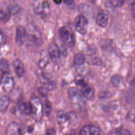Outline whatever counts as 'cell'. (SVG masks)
<instances>
[{"label":"cell","mask_w":135,"mask_h":135,"mask_svg":"<svg viewBox=\"0 0 135 135\" xmlns=\"http://www.w3.org/2000/svg\"><path fill=\"white\" fill-rule=\"evenodd\" d=\"M68 94L73 105L77 108H82L85 105L86 98L81 90L76 88H71L68 90Z\"/></svg>","instance_id":"1"},{"label":"cell","mask_w":135,"mask_h":135,"mask_svg":"<svg viewBox=\"0 0 135 135\" xmlns=\"http://www.w3.org/2000/svg\"><path fill=\"white\" fill-rule=\"evenodd\" d=\"M56 120L60 125L67 127L76 122L77 116L74 112H66L64 110H60L56 114Z\"/></svg>","instance_id":"2"},{"label":"cell","mask_w":135,"mask_h":135,"mask_svg":"<svg viewBox=\"0 0 135 135\" xmlns=\"http://www.w3.org/2000/svg\"><path fill=\"white\" fill-rule=\"evenodd\" d=\"M31 114L35 121L39 122L43 116V108L42 102L38 97H33L30 100Z\"/></svg>","instance_id":"3"},{"label":"cell","mask_w":135,"mask_h":135,"mask_svg":"<svg viewBox=\"0 0 135 135\" xmlns=\"http://www.w3.org/2000/svg\"><path fill=\"white\" fill-rule=\"evenodd\" d=\"M59 34L61 41L66 46L71 47L74 45V34L71 27L68 26L61 27L59 31Z\"/></svg>","instance_id":"4"},{"label":"cell","mask_w":135,"mask_h":135,"mask_svg":"<svg viewBox=\"0 0 135 135\" xmlns=\"http://www.w3.org/2000/svg\"><path fill=\"white\" fill-rule=\"evenodd\" d=\"M26 31V35L28 40L36 46H40L42 43V35L39 28L32 24L28 25Z\"/></svg>","instance_id":"5"},{"label":"cell","mask_w":135,"mask_h":135,"mask_svg":"<svg viewBox=\"0 0 135 135\" xmlns=\"http://www.w3.org/2000/svg\"><path fill=\"white\" fill-rule=\"evenodd\" d=\"M33 8L38 15L45 17L50 13V6L47 0H35L33 3Z\"/></svg>","instance_id":"6"},{"label":"cell","mask_w":135,"mask_h":135,"mask_svg":"<svg viewBox=\"0 0 135 135\" xmlns=\"http://www.w3.org/2000/svg\"><path fill=\"white\" fill-rule=\"evenodd\" d=\"M1 83L3 90L6 92H11L14 87V81L12 75L8 73H3L1 79Z\"/></svg>","instance_id":"7"},{"label":"cell","mask_w":135,"mask_h":135,"mask_svg":"<svg viewBox=\"0 0 135 135\" xmlns=\"http://www.w3.org/2000/svg\"><path fill=\"white\" fill-rule=\"evenodd\" d=\"M88 24V19L83 15L76 16L74 21V26L76 31L81 34H85Z\"/></svg>","instance_id":"8"},{"label":"cell","mask_w":135,"mask_h":135,"mask_svg":"<svg viewBox=\"0 0 135 135\" xmlns=\"http://www.w3.org/2000/svg\"><path fill=\"white\" fill-rule=\"evenodd\" d=\"M48 53L51 60L53 63H57L59 61L60 52L56 44L54 43H51L48 46Z\"/></svg>","instance_id":"9"},{"label":"cell","mask_w":135,"mask_h":135,"mask_svg":"<svg viewBox=\"0 0 135 135\" xmlns=\"http://www.w3.org/2000/svg\"><path fill=\"white\" fill-rule=\"evenodd\" d=\"M80 135H101L99 129L93 125L89 124L83 126L81 129Z\"/></svg>","instance_id":"10"},{"label":"cell","mask_w":135,"mask_h":135,"mask_svg":"<svg viewBox=\"0 0 135 135\" xmlns=\"http://www.w3.org/2000/svg\"><path fill=\"white\" fill-rule=\"evenodd\" d=\"M26 36V30L22 26H18L16 29L15 43L17 45H21L24 42Z\"/></svg>","instance_id":"11"},{"label":"cell","mask_w":135,"mask_h":135,"mask_svg":"<svg viewBox=\"0 0 135 135\" xmlns=\"http://www.w3.org/2000/svg\"><path fill=\"white\" fill-rule=\"evenodd\" d=\"M11 12L9 7L6 4H3L0 7V20L2 22H7L10 18Z\"/></svg>","instance_id":"12"},{"label":"cell","mask_w":135,"mask_h":135,"mask_svg":"<svg viewBox=\"0 0 135 135\" xmlns=\"http://www.w3.org/2000/svg\"><path fill=\"white\" fill-rule=\"evenodd\" d=\"M108 15L104 13H99L96 17V22L97 24L102 27H105L108 23Z\"/></svg>","instance_id":"13"},{"label":"cell","mask_w":135,"mask_h":135,"mask_svg":"<svg viewBox=\"0 0 135 135\" xmlns=\"http://www.w3.org/2000/svg\"><path fill=\"white\" fill-rule=\"evenodd\" d=\"M19 124L13 122L9 124L6 130L5 135H19Z\"/></svg>","instance_id":"14"},{"label":"cell","mask_w":135,"mask_h":135,"mask_svg":"<svg viewBox=\"0 0 135 135\" xmlns=\"http://www.w3.org/2000/svg\"><path fill=\"white\" fill-rule=\"evenodd\" d=\"M13 66L17 75L21 78L24 74V68L23 63L19 59H16L13 62Z\"/></svg>","instance_id":"15"},{"label":"cell","mask_w":135,"mask_h":135,"mask_svg":"<svg viewBox=\"0 0 135 135\" xmlns=\"http://www.w3.org/2000/svg\"><path fill=\"white\" fill-rule=\"evenodd\" d=\"M81 91L83 93L86 99H91L93 98L94 95V90L93 88L88 84L82 86Z\"/></svg>","instance_id":"16"},{"label":"cell","mask_w":135,"mask_h":135,"mask_svg":"<svg viewBox=\"0 0 135 135\" xmlns=\"http://www.w3.org/2000/svg\"><path fill=\"white\" fill-rule=\"evenodd\" d=\"M18 111L22 114L28 115L31 113V106L30 103L24 102L21 103L18 107Z\"/></svg>","instance_id":"17"},{"label":"cell","mask_w":135,"mask_h":135,"mask_svg":"<svg viewBox=\"0 0 135 135\" xmlns=\"http://www.w3.org/2000/svg\"><path fill=\"white\" fill-rule=\"evenodd\" d=\"M10 103V99L8 96L3 95L0 97V111H6Z\"/></svg>","instance_id":"18"},{"label":"cell","mask_w":135,"mask_h":135,"mask_svg":"<svg viewBox=\"0 0 135 135\" xmlns=\"http://www.w3.org/2000/svg\"><path fill=\"white\" fill-rule=\"evenodd\" d=\"M111 82L114 86L119 87L123 83V79L119 75H114L111 78Z\"/></svg>","instance_id":"19"},{"label":"cell","mask_w":135,"mask_h":135,"mask_svg":"<svg viewBox=\"0 0 135 135\" xmlns=\"http://www.w3.org/2000/svg\"><path fill=\"white\" fill-rule=\"evenodd\" d=\"M85 57L82 53L76 54L74 58V63L77 66L82 65L85 62Z\"/></svg>","instance_id":"20"},{"label":"cell","mask_w":135,"mask_h":135,"mask_svg":"<svg viewBox=\"0 0 135 135\" xmlns=\"http://www.w3.org/2000/svg\"><path fill=\"white\" fill-rule=\"evenodd\" d=\"M75 83L79 85H81L82 86L87 84V79L83 75L79 74L75 78L74 80Z\"/></svg>","instance_id":"21"},{"label":"cell","mask_w":135,"mask_h":135,"mask_svg":"<svg viewBox=\"0 0 135 135\" xmlns=\"http://www.w3.org/2000/svg\"><path fill=\"white\" fill-rule=\"evenodd\" d=\"M9 69V66L8 62L5 60H0V70L3 73L7 72Z\"/></svg>","instance_id":"22"},{"label":"cell","mask_w":135,"mask_h":135,"mask_svg":"<svg viewBox=\"0 0 135 135\" xmlns=\"http://www.w3.org/2000/svg\"><path fill=\"white\" fill-rule=\"evenodd\" d=\"M52 109V106L51 103L49 102V101L45 100V114L48 116L51 111Z\"/></svg>","instance_id":"23"},{"label":"cell","mask_w":135,"mask_h":135,"mask_svg":"<svg viewBox=\"0 0 135 135\" xmlns=\"http://www.w3.org/2000/svg\"><path fill=\"white\" fill-rule=\"evenodd\" d=\"M124 2H125V0H110V2L111 4L114 7H119L122 6L123 5Z\"/></svg>","instance_id":"24"},{"label":"cell","mask_w":135,"mask_h":135,"mask_svg":"<svg viewBox=\"0 0 135 135\" xmlns=\"http://www.w3.org/2000/svg\"><path fill=\"white\" fill-rule=\"evenodd\" d=\"M9 7L11 14H17L19 10H20L19 6L17 5V4H16L11 5L10 6H9Z\"/></svg>","instance_id":"25"},{"label":"cell","mask_w":135,"mask_h":135,"mask_svg":"<svg viewBox=\"0 0 135 135\" xmlns=\"http://www.w3.org/2000/svg\"><path fill=\"white\" fill-rule=\"evenodd\" d=\"M128 118L132 121L135 122V107L130 109L128 113Z\"/></svg>","instance_id":"26"},{"label":"cell","mask_w":135,"mask_h":135,"mask_svg":"<svg viewBox=\"0 0 135 135\" xmlns=\"http://www.w3.org/2000/svg\"><path fill=\"white\" fill-rule=\"evenodd\" d=\"M40 94L43 97H46L47 94V89L44 87H40L38 89Z\"/></svg>","instance_id":"27"},{"label":"cell","mask_w":135,"mask_h":135,"mask_svg":"<svg viewBox=\"0 0 135 135\" xmlns=\"http://www.w3.org/2000/svg\"><path fill=\"white\" fill-rule=\"evenodd\" d=\"M47 60L45 59H41L38 62V66L40 68L43 69L44 68L47 64Z\"/></svg>","instance_id":"28"},{"label":"cell","mask_w":135,"mask_h":135,"mask_svg":"<svg viewBox=\"0 0 135 135\" xmlns=\"http://www.w3.org/2000/svg\"><path fill=\"white\" fill-rule=\"evenodd\" d=\"M129 9L131 14L135 18V2H132L130 4Z\"/></svg>","instance_id":"29"},{"label":"cell","mask_w":135,"mask_h":135,"mask_svg":"<svg viewBox=\"0 0 135 135\" xmlns=\"http://www.w3.org/2000/svg\"><path fill=\"white\" fill-rule=\"evenodd\" d=\"M6 41V37L4 34L2 33L1 30H0V45L4 44Z\"/></svg>","instance_id":"30"},{"label":"cell","mask_w":135,"mask_h":135,"mask_svg":"<svg viewBox=\"0 0 135 135\" xmlns=\"http://www.w3.org/2000/svg\"><path fill=\"white\" fill-rule=\"evenodd\" d=\"M121 131L119 128H114L111 131V135H120Z\"/></svg>","instance_id":"31"},{"label":"cell","mask_w":135,"mask_h":135,"mask_svg":"<svg viewBox=\"0 0 135 135\" xmlns=\"http://www.w3.org/2000/svg\"><path fill=\"white\" fill-rule=\"evenodd\" d=\"M19 132L20 134H23L25 133V126L23 124L19 125Z\"/></svg>","instance_id":"32"},{"label":"cell","mask_w":135,"mask_h":135,"mask_svg":"<svg viewBox=\"0 0 135 135\" xmlns=\"http://www.w3.org/2000/svg\"><path fill=\"white\" fill-rule=\"evenodd\" d=\"M55 133V131L54 129L50 128L47 130L46 134V135H54Z\"/></svg>","instance_id":"33"},{"label":"cell","mask_w":135,"mask_h":135,"mask_svg":"<svg viewBox=\"0 0 135 135\" xmlns=\"http://www.w3.org/2000/svg\"><path fill=\"white\" fill-rule=\"evenodd\" d=\"M120 135H131L130 131L127 129H123L121 130Z\"/></svg>","instance_id":"34"},{"label":"cell","mask_w":135,"mask_h":135,"mask_svg":"<svg viewBox=\"0 0 135 135\" xmlns=\"http://www.w3.org/2000/svg\"><path fill=\"white\" fill-rule=\"evenodd\" d=\"M63 2L67 5H71L74 2V0H63Z\"/></svg>","instance_id":"35"},{"label":"cell","mask_w":135,"mask_h":135,"mask_svg":"<svg viewBox=\"0 0 135 135\" xmlns=\"http://www.w3.org/2000/svg\"><path fill=\"white\" fill-rule=\"evenodd\" d=\"M33 129H34V128L33 126H30L28 128H27V131L30 133H31L33 132Z\"/></svg>","instance_id":"36"},{"label":"cell","mask_w":135,"mask_h":135,"mask_svg":"<svg viewBox=\"0 0 135 135\" xmlns=\"http://www.w3.org/2000/svg\"><path fill=\"white\" fill-rule=\"evenodd\" d=\"M56 4H60L61 2H62V0H53Z\"/></svg>","instance_id":"37"}]
</instances>
